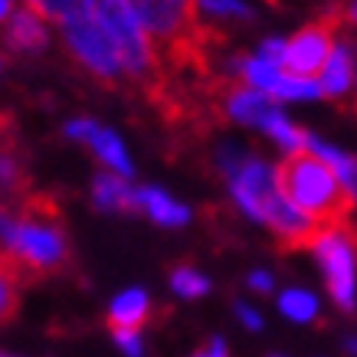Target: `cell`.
<instances>
[{
	"instance_id": "obj_1",
	"label": "cell",
	"mask_w": 357,
	"mask_h": 357,
	"mask_svg": "<svg viewBox=\"0 0 357 357\" xmlns=\"http://www.w3.org/2000/svg\"><path fill=\"white\" fill-rule=\"evenodd\" d=\"M73 266V246L66 220L50 194H23L13 210V223L0 246V272L20 282L59 275Z\"/></svg>"
},
{
	"instance_id": "obj_2",
	"label": "cell",
	"mask_w": 357,
	"mask_h": 357,
	"mask_svg": "<svg viewBox=\"0 0 357 357\" xmlns=\"http://www.w3.org/2000/svg\"><path fill=\"white\" fill-rule=\"evenodd\" d=\"M220 161H223V171L229 174V190L236 197V204L243 206V213H249L252 220H259L269 229H275L285 246L312 249L321 227L292 206V200L285 197V190L279 184V171L275 167H269L259 158H246V154L236 151H223Z\"/></svg>"
},
{
	"instance_id": "obj_3",
	"label": "cell",
	"mask_w": 357,
	"mask_h": 357,
	"mask_svg": "<svg viewBox=\"0 0 357 357\" xmlns=\"http://www.w3.org/2000/svg\"><path fill=\"white\" fill-rule=\"evenodd\" d=\"M151 36L164 79L197 76L210 66V46L217 33L200 20L197 0H131Z\"/></svg>"
},
{
	"instance_id": "obj_4",
	"label": "cell",
	"mask_w": 357,
	"mask_h": 357,
	"mask_svg": "<svg viewBox=\"0 0 357 357\" xmlns=\"http://www.w3.org/2000/svg\"><path fill=\"white\" fill-rule=\"evenodd\" d=\"M279 184L295 210H302L321 229L344 227L347 213L354 206V197L344 190L335 171L308 148L285 158V164L279 167Z\"/></svg>"
},
{
	"instance_id": "obj_5",
	"label": "cell",
	"mask_w": 357,
	"mask_h": 357,
	"mask_svg": "<svg viewBox=\"0 0 357 357\" xmlns=\"http://www.w3.org/2000/svg\"><path fill=\"white\" fill-rule=\"evenodd\" d=\"M98 20L105 23L109 36L119 46L125 79H128L131 86H138L158 105L167 79H164L158 50H154L151 36H148L138 10H135V3L131 0H98Z\"/></svg>"
},
{
	"instance_id": "obj_6",
	"label": "cell",
	"mask_w": 357,
	"mask_h": 357,
	"mask_svg": "<svg viewBox=\"0 0 357 357\" xmlns=\"http://www.w3.org/2000/svg\"><path fill=\"white\" fill-rule=\"evenodd\" d=\"M63 40L69 56L76 59L89 76H96L102 86H119L125 79V66H121V53L115 40L109 36L105 23L98 20V7L96 13H89L82 20H73L63 26Z\"/></svg>"
},
{
	"instance_id": "obj_7",
	"label": "cell",
	"mask_w": 357,
	"mask_h": 357,
	"mask_svg": "<svg viewBox=\"0 0 357 357\" xmlns=\"http://www.w3.org/2000/svg\"><path fill=\"white\" fill-rule=\"evenodd\" d=\"M312 252L325 269L328 292L335 295V302L341 308H354V236L344 227H328L314 236Z\"/></svg>"
},
{
	"instance_id": "obj_8",
	"label": "cell",
	"mask_w": 357,
	"mask_h": 357,
	"mask_svg": "<svg viewBox=\"0 0 357 357\" xmlns=\"http://www.w3.org/2000/svg\"><path fill=\"white\" fill-rule=\"evenodd\" d=\"M341 23V7H335L331 13H325L321 20L308 23L305 30H298L285 43V56H282V69L289 76L312 79L314 73H321L328 63V56L335 50V30Z\"/></svg>"
},
{
	"instance_id": "obj_9",
	"label": "cell",
	"mask_w": 357,
	"mask_h": 357,
	"mask_svg": "<svg viewBox=\"0 0 357 357\" xmlns=\"http://www.w3.org/2000/svg\"><path fill=\"white\" fill-rule=\"evenodd\" d=\"M66 135H69L73 141H82L86 148H92V154L102 161V167H105V171L119 174V177H131L128 154H125L121 141L115 138L109 128L96 125L92 119H76V121H69V125H66Z\"/></svg>"
},
{
	"instance_id": "obj_10",
	"label": "cell",
	"mask_w": 357,
	"mask_h": 357,
	"mask_svg": "<svg viewBox=\"0 0 357 357\" xmlns=\"http://www.w3.org/2000/svg\"><path fill=\"white\" fill-rule=\"evenodd\" d=\"M3 43L13 53H40L46 50L50 36H46V20L23 3V10H17L3 26Z\"/></svg>"
},
{
	"instance_id": "obj_11",
	"label": "cell",
	"mask_w": 357,
	"mask_h": 357,
	"mask_svg": "<svg viewBox=\"0 0 357 357\" xmlns=\"http://www.w3.org/2000/svg\"><path fill=\"white\" fill-rule=\"evenodd\" d=\"M223 109H227L229 119L243 121V125H256L262 128L266 121L272 119V112H275V102L269 96H262L256 89H227V96H223Z\"/></svg>"
},
{
	"instance_id": "obj_12",
	"label": "cell",
	"mask_w": 357,
	"mask_h": 357,
	"mask_svg": "<svg viewBox=\"0 0 357 357\" xmlns=\"http://www.w3.org/2000/svg\"><path fill=\"white\" fill-rule=\"evenodd\" d=\"M92 200H96L98 210H115V213L138 210V190H131L128 181L112 171L96 174V181H92Z\"/></svg>"
},
{
	"instance_id": "obj_13",
	"label": "cell",
	"mask_w": 357,
	"mask_h": 357,
	"mask_svg": "<svg viewBox=\"0 0 357 357\" xmlns=\"http://www.w3.org/2000/svg\"><path fill=\"white\" fill-rule=\"evenodd\" d=\"M148 314H151V302L141 289L121 292L109 308V331H141Z\"/></svg>"
},
{
	"instance_id": "obj_14",
	"label": "cell",
	"mask_w": 357,
	"mask_h": 357,
	"mask_svg": "<svg viewBox=\"0 0 357 357\" xmlns=\"http://www.w3.org/2000/svg\"><path fill=\"white\" fill-rule=\"evenodd\" d=\"M138 210H144L151 220H158L161 227H184L187 223V206H181L174 197H167L158 187H141L138 190Z\"/></svg>"
},
{
	"instance_id": "obj_15",
	"label": "cell",
	"mask_w": 357,
	"mask_h": 357,
	"mask_svg": "<svg viewBox=\"0 0 357 357\" xmlns=\"http://www.w3.org/2000/svg\"><path fill=\"white\" fill-rule=\"evenodd\" d=\"M351 69H354L351 50H347L344 43H335L325 69H321V92L331 98H341L347 89H351Z\"/></svg>"
},
{
	"instance_id": "obj_16",
	"label": "cell",
	"mask_w": 357,
	"mask_h": 357,
	"mask_svg": "<svg viewBox=\"0 0 357 357\" xmlns=\"http://www.w3.org/2000/svg\"><path fill=\"white\" fill-rule=\"evenodd\" d=\"M26 7H30L36 17L66 26V23L82 20V17H89V13H96L98 0H26Z\"/></svg>"
},
{
	"instance_id": "obj_17",
	"label": "cell",
	"mask_w": 357,
	"mask_h": 357,
	"mask_svg": "<svg viewBox=\"0 0 357 357\" xmlns=\"http://www.w3.org/2000/svg\"><path fill=\"white\" fill-rule=\"evenodd\" d=\"M305 148L312 154H318L321 161L335 171V177L344 184V190L351 197L357 200V158H351V154H344V151H337V148H328V144H321L318 138H312L308 135V141H305Z\"/></svg>"
},
{
	"instance_id": "obj_18",
	"label": "cell",
	"mask_w": 357,
	"mask_h": 357,
	"mask_svg": "<svg viewBox=\"0 0 357 357\" xmlns=\"http://www.w3.org/2000/svg\"><path fill=\"white\" fill-rule=\"evenodd\" d=\"M279 308H282V314H289L292 321H314V318H318V298H314L312 292H302V289L282 292Z\"/></svg>"
},
{
	"instance_id": "obj_19",
	"label": "cell",
	"mask_w": 357,
	"mask_h": 357,
	"mask_svg": "<svg viewBox=\"0 0 357 357\" xmlns=\"http://www.w3.org/2000/svg\"><path fill=\"white\" fill-rule=\"evenodd\" d=\"M171 289L181 295V298H200V295H206L210 282L197 269H190V266H181V269H174V275H171Z\"/></svg>"
},
{
	"instance_id": "obj_20",
	"label": "cell",
	"mask_w": 357,
	"mask_h": 357,
	"mask_svg": "<svg viewBox=\"0 0 357 357\" xmlns=\"http://www.w3.org/2000/svg\"><path fill=\"white\" fill-rule=\"evenodd\" d=\"M200 13L206 17H217V20H249L252 10H249L243 0H197Z\"/></svg>"
},
{
	"instance_id": "obj_21",
	"label": "cell",
	"mask_w": 357,
	"mask_h": 357,
	"mask_svg": "<svg viewBox=\"0 0 357 357\" xmlns=\"http://www.w3.org/2000/svg\"><path fill=\"white\" fill-rule=\"evenodd\" d=\"M20 289L23 285L13 275L0 272V325H7L13 314H17V308H20Z\"/></svg>"
},
{
	"instance_id": "obj_22",
	"label": "cell",
	"mask_w": 357,
	"mask_h": 357,
	"mask_svg": "<svg viewBox=\"0 0 357 357\" xmlns=\"http://www.w3.org/2000/svg\"><path fill=\"white\" fill-rule=\"evenodd\" d=\"M128 357H141V331H112Z\"/></svg>"
},
{
	"instance_id": "obj_23",
	"label": "cell",
	"mask_w": 357,
	"mask_h": 357,
	"mask_svg": "<svg viewBox=\"0 0 357 357\" xmlns=\"http://www.w3.org/2000/svg\"><path fill=\"white\" fill-rule=\"evenodd\" d=\"M13 148V119L7 112H0V151Z\"/></svg>"
},
{
	"instance_id": "obj_24",
	"label": "cell",
	"mask_w": 357,
	"mask_h": 357,
	"mask_svg": "<svg viewBox=\"0 0 357 357\" xmlns=\"http://www.w3.org/2000/svg\"><path fill=\"white\" fill-rule=\"evenodd\" d=\"M236 314H239V321H243L246 328H252V331H259V328H262V318L252 312L249 305H236Z\"/></svg>"
},
{
	"instance_id": "obj_25",
	"label": "cell",
	"mask_w": 357,
	"mask_h": 357,
	"mask_svg": "<svg viewBox=\"0 0 357 357\" xmlns=\"http://www.w3.org/2000/svg\"><path fill=\"white\" fill-rule=\"evenodd\" d=\"M194 357H227V344H223L220 337H213V341H206V344L200 347Z\"/></svg>"
},
{
	"instance_id": "obj_26",
	"label": "cell",
	"mask_w": 357,
	"mask_h": 357,
	"mask_svg": "<svg viewBox=\"0 0 357 357\" xmlns=\"http://www.w3.org/2000/svg\"><path fill=\"white\" fill-rule=\"evenodd\" d=\"M249 289H256V292H272L269 272H252V275H249Z\"/></svg>"
},
{
	"instance_id": "obj_27",
	"label": "cell",
	"mask_w": 357,
	"mask_h": 357,
	"mask_svg": "<svg viewBox=\"0 0 357 357\" xmlns=\"http://www.w3.org/2000/svg\"><path fill=\"white\" fill-rule=\"evenodd\" d=\"M341 17H347V20L357 26V0H347L344 7H341Z\"/></svg>"
},
{
	"instance_id": "obj_28",
	"label": "cell",
	"mask_w": 357,
	"mask_h": 357,
	"mask_svg": "<svg viewBox=\"0 0 357 357\" xmlns=\"http://www.w3.org/2000/svg\"><path fill=\"white\" fill-rule=\"evenodd\" d=\"M10 7H13V0H0V20L10 17Z\"/></svg>"
},
{
	"instance_id": "obj_29",
	"label": "cell",
	"mask_w": 357,
	"mask_h": 357,
	"mask_svg": "<svg viewBox=\"0 0 357 357\" xmlns=\"http://www.w3.org/2000/svg\"><path fill=\"white\" fill-rule=\"evenodd\" d=\"M347 351H351V354L357 357V337H354V341H347Z\"/></svg>"
},
{
	"instance_id": "obj_30",
	"label": "cell",
	"mask_w": 357,
	"mask_h": 357,
	"mask_svg": "<svg viewBox=\"0 0 357 357\" xmlns=\"http://www.w3.org/2000/svg\"><path fill=\"white\" fill-rule=\"evenodd\" d=\"M0 357H17V354H3V351H0Z\"/></svg>"
}]
</instances>
